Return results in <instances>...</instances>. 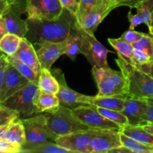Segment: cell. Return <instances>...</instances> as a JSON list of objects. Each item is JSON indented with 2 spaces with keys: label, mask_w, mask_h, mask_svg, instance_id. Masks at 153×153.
<instances>
[{
  "label": "cell",
  "mask_w": 153,
  "mask_h": 153,
  "mask_svg": "<svg viewBox=\"0 0 153 153\" xmlns=\"http://www.w3.org/2000/svg\"><path fill=\"white\" fill-rule=\"evenodd\" d=\"M28 32L25 38L33 45L40 46L45 42H61L67 40L76 28L77 19L73 13L64 8L55 19L26 18Z\"/></svg>",
  "instance_id": "6da1fadb"
},
{
  "label": "cell",
  "mask_w": 153,
  "mask_h": 153,
  "mask_svg": "<svg viewBox=\"0 0 153 153\" xmlns=\"http://www.w3.org/2000/svg\"><path fill=\"white\" fill-rule=\"evenodd\" d=\"M117 64L127 81L128 97L139 99L153 97V78L130 62L118 57Z\"/></svg>",
  "instance_id": "7a4b0ae2"
},
{
  "label": "cell",
  "mask_w": 153,
  "mask_h": 153,
  "mask_svg": "<svg viewBox=\"0 0 153 153\" xmlns=\"http://www.w3.org/2000/svg\"><path fill=\"white\" fill-rule=\"evenodd\" d=\"M92 75L98 88V96L128 97L127 81L121 71L109 68L93 67Z\"/></svg>",
  "instance_id": "3957f363"
},
{
  "label": "cell",
  "mask_w": 153,
  "mask_h": 153,
  "mask_svg": "<svg viewBox=\"0 0 153 153\" xmlns=\"http://www.w3.org/2000/svg\"><path fill=\"white\" fill-rule=\"evenodd\" d=\"M43 114L47 120L49 128L58 136L91 128L74 114L71 108L61 105L44 112Z\"/></svg>",
  "instance_id": "277c9868"
},
{
  "label": "cell",
  "mask_w": 153,
  "mask_h": 153,
  "mask_svg": "<svg viewBox=\"0 0 153 153\" xmlns=\"http://www.w3.org/2000/svg\"><path fill=\"white\" fill-rule=\"evenodd\" d=\"M39 91L37 84L29 82L0 104L16 111L20 116L28 117L31 115L39 114L35 104Z\"/></svg>",
  "instance_id": "5b68a950"
},
{
  "label": "cell",
  "mask_w": 153,
  "mask_h": 153,
  "mask_svg": "<svg viewBox=\"0 0 153 153\" xmlns=\"http://www.w3.org/2000/svg\"><path fill=\"white\" fill-rule=\"evenodd\" d=\"M77 28L82 35L81 54L87 58L93 67L100 68H109L108 54L113 52L106 49L95 37L94 33L82 28L77 22Z\"/></svg>",
  "instance_id": "8992f818"
},
{
  "label": "cell",
  "mask_w": 153,
  "mask_h": 153,
  "mask_svg": "<svg viewBox=\"0 0 153 153\" xmlns=\"http://www.w3.org/2000/svg\"><path fill=\"white\" fill-rule=\"evenodd\" d=\"M21 120L25 128V142L31 143L55 142L58 135L49 128L44 114Z\"/></svg>",
  "instance_id": "52a82bcc"
},
{
  "label": "cell",
  "mask_w": 153,
  "mask_h": 153,
  "mask_svg": "<svg viewBox=\"0 0 153 153\" xmlns=\"http://www.w3.org/2000/svg\"><path fill=\"white\" fill-rule=\"evenodd\" d=\"M72 111L84 124L91 128L122 130L120 126L105 117L94 105H82L74 108Z\"/></svg>",
  "instance_id": "ba28073f"
},
{
  "label": "cell",
  "mask_w": 153,
  "mask_h": 153,
  "mask_svg": "<svg viewBox=\"0 0 153 153\" xmlns=\"http://www.w3.org/2000/svg\"><path fill=\"white\" fill-rule=\"evenodd\" d=\"M26 18L55 19L59 17L64 7L59 0H26Z\"/></svg>",
  "instance_id": "9c48e42d"
},
{
  "label": "cell",
  "mask_w": 153,
  "mask_h": 153,
  "mask_svg": "<svg viewBox=\"0 0 153 153\" xmlns=\"http://www.w3.org/2000/svg\"><path fill=\"white\" fill-rule=\"evenodd\" d=\"M120 132L121 131L115 129L94 128L88 153L109 152L111 149L123 146Z\"/></svg>",
  "instance_id": "30bf717a"
},
{
  "label": "cell",
  "mask_w": 153,
  "mask_h": 153,
  "mask_svg": "<svg viewBox=\"0 0 153 153\" xmlns=\"http://www.w3.org/2000/svg\"><path fill=\"white\" fill-rule=\"evenodd\" d=\"M25 7L23 4H10L1 14L7 33L16 34L21 38H24L28 32L26 19L22 18V14H26Z\"/></svg>",
  "instance_id": "8fae6325"
},
{
  "label": "cell",
  "mask_w": 153,
  "mask_h": 153,
  "mask_svg": "<svg viewBox=\"0 0 153 153\" xmlns=\"http://www.w3.org/2000/svg\"><path fill=\"white\" fill-rule=\"evenodd\" d=\"M94 128L75 131L65 135L58 136L55 143L71 153H88V149L91 143Z\"/></svg>",
  "instance_id": "7c38bea8"
},
{
  "label": "cell",
  "mask_w": 153,
  "mask_h": 153,
  "mask_svg": "<svg viewBox=\"0 0 153 153\" xmlns=\"http://www.w3.org/2000/svg\"><path fill=\"white\" fill-rule=\"evenodd\" d=\"M119 7L115 1L102 0L94 6L79 23L83 28L91 33L95 32L100 24L115 8Z\"/></svg>",
  "instance_id": "4fadbf2b"
},
{
  "label": "cell",
  "mask_w": 153,
  "mask_h": 153,
  "mask_svg": "<svg viewBox=\"0 0 153 153\" xmlns=\"http://www.w3.org/2000/svg\"><path fill=\"white\" fill-rule=\"evenodd\" d=\"M66 40L61 42H45L36 50L42 68L50 70L54 63L65 55Z\"/></svg>",
  "instance_id": "5bb4252c"
},
{
  "label": "cell",
  "mask_w": 153,
  "mask_h": 153,
  "mask_svg": "<svg viewBox=\"0 0 153 153\" xmlns=\"http://www.w3.org/2000/svg\"><path fill=\"white\" fill-rule=\"evenodd\" d=\"M52 74L55 76L59 83V91L57 94L60 101V105L73 109L79 105H82V100L85 94H80L69 88L66 82L65 77L61 69H55Z\"/></svg>",
  "instance_id": "9a60e30c"
},
{
  "label": "cell",
  "mask_w": 153,
  "mask_h": 153,
  "mask_svg": "<svg viewBox=\"0 0 153 153\" xmlns=\"http://www.w3.org/2000/svg\"><path fill=\"white\" fill-rule=\"evenodd\" d=\"M29 81L17 71L9 62L6 70L5 79L0 93V103L29 83Z\"/></svg>",
  "instance_id": "2e32d148"
},
{
  "label": "cell",
  "mask_w": 153,
  "mask_h": 153,
  "mask_svg": "<svg viewBox=\"0 0 153 153\" xmlns=\"http://www.w3.org/2000/svg\"><path fill=\"white\" fill-rule=\"evenodd\" d=\"M146 110L145 99L125 97V105L122 112L126 116L128 124L131 126H142L146 123L144 120Z\"/></svg>",
  "instance_id": "e0dca14e"
},
{
  "label": "cell",
  "mask_w": 153,
  "mask_h": 153,
  "mask_svg": "<svg viewBox=\"0 0 153 153\" xmlns=\"http://www.w3.org/2000/svg\"><path fill=\"white\" fill-rule=\"evenodd\" d=\"M13 55L31 67L37 74L40 75L42 67L40 66L37 52L34 49V45L28 41L25 37L22 38L19 49Z\"/></svg>",
  "instance_id": "ac0fdd59"
},
{
  "label": "cell",
  "mask_w": 153,
  "mask_h": 153,
  "mask_svg": "<svg viewBox=\"0 0 153 153\" xmlns=\"http://www.w3.org/2000/svg\"><path fill=\"white\" fill-rule=\"evenodd\" d=\"M83 105H94L97 107L122 111L125 105V98L120 97L85 95L82 100Z\"/></svg>",
  "instance_id": "d6986e66"
},
{
  "label": "cell",
  "mask_w": 153,
  "mask_h": 153,
  "mask_svg": "<svg viewBox=\"0 0 153 153\" xmlns=\"http://www.w3.org/2000/svg\"><path fill=\"white\" fill-rule=\"evenodd\" d=\"M22 152L28 153H71L55 142L31 143L25 142L22 145Z\"/></svg>",
  "instance_id": "ffe728a7"
},
{
  "label": "cell",
  "mask_w": 153,
  "mask_h": 153,
  "mask_svg": "<svg viewBox=\"0 0 153 153\" xmlns=\"http://www.w3.org/2000/svg\"><path fill=\"white\" fill-rule=\"evenodd\" d=\"M1 137L13 143H16L21 146L23 145L26 141V138L25 128L22 120L17 118L11 123L9 124Z\"/></svg>",
  "instance_id": "44dd1931"
},
{
  "label": "cell",
  "mask_w": 153,
  "mask_h": 153,
  "mask_svg": "<svg viewBox=\"0 0 153 153\" xmlns=\"http://www.w3.org/2000/svg\"><path fill=\"white\" fill-rule=\"evenodd\" d=\"M39 90L47 94L57 95L59 91V83L50 70L46 68H41L38 79Z\"/></svg>",
  "instance_id": "7402d4cb"
},
{
  "label": "cell",
  "mask_w": 153,
  "mask_h": 153,
  "mask_svg": "<svg viewBox=\"0 0 153 153\" xmlns=\"http://www.w3.org/2000/svg\"><path fill=\"white\" fill-rule=\"evenodd\" d=\"M121 132L140 143L153 146V135L145 130L141 126H131L128 124L123 127Z\"/></svg>",
  "instance_id": "603a6c76"
},
{
  "label": "cell",
  "mask_w": 153,
  "mask_h": 153,
  "mask_svg": "<svg viewBox=\"0 0 153 153\" xmlns=\"http://www.w3.org/2000/svg\"><path fill=\"white\" fill-rule=\"evenodd\" d=\"M35 104L39 113H44L59 106L60 101L55 94H47L39 91Z\"/></svg>",
  "instance_id": "cb8c5ba5"
},
{
  "label": "cell",
  "mask_w": 153,
  "mask_h": 153,
  "mask_svg": "<svg viewBox=\"0 0 153 153\" xmlns=\"http://www.w3.org/2000/svg\"><path fill=\"white\" fill-rule=\"evenodd\" d=\"M82 43V35H81L80 32L78 29L77 23H76V28L73 30V32L68 37V38L66 40L67 49H66L65 55L70 59L75 61L76 56L81 53Z\"/></svg>",
  "instance_id": "d4e9b609"
},
{
  "label": "cell",
  "mask_w": 153,
  "mask_h": 153,
  "mask_svg": "<svg viewBox=\"0 0 153 153\" xmlns=\"http://www.w3.org/2000/svg\"><path fill=\"white\" fill-rule=\"evenodd\" d=\"M7 57L9 62L17 70V71L22 76L26 78L30 82L34 84L38 83L39 75L31 67L21 61L15 55H7Z\"/></svg>",
  "instance_id": "484cf974"
},
{
  "label": "cell",
  "mask_w": 153,
  "mask_h": 153,
  "mask_svg": "<svg viewBox=\"0 0 153 153\" xmlns=\"http://www.w3.org/2000/svg\"><path fill=\"white\" fill-rule=\"evenodd\" d=\"M108 40L112 47L115 49L118 57L126 60L128 62H131L134 49L132 44L124 41L120 37V38H108Z\"/></svg>",
  "instance_id": "4316f807"
},
{
  "label": "cell",
  "mask_w": 153,
  "mask_h": 153,
  "mask_svg": "<svg viewBox=\"0 0 153 153\" xmlns=\"http://www.w3.org/2000/svg\"><path fill=\"white\" fill-rule=\"evenodd\" d=\"M21 40L16 34L7 33L0 40V50L6 55H14L19 49Z\"/></svg>",
  "instance_id": "83f0119b"
},
{
  "label": "cell",
  "mask_w": 153,
  "mask_h": 153,
  "mask_svg": "<svg viewBox=\"0 0 153 153\" xmlns=\"http://www.w3.org/2000/svg\"><path fill=\"white\" fill-rule=\"evenodd\" d=\"M120 139L123 146L128 148L132 152L153 153V146L144 144L120 132Z\"/></svg>",
  "instance_id": "f1b7e54d"
},
{
  "label": "cell",
  "mask_w": 153,
  "mask_h": 153,
  "mask_svg": "<svg viewBox=\"0 0 153 153\" xmlns=\"http://www.w3.org/2000/svg\"><path fill=\"white\" fill-rule=\"evenodd\" d=\"M97 109L100 111V113L102 114L105 117L120 126L122 128L123 127L128 124V120L127 119L126 116L122 111L100 107H97Z\"/></svg>",
  "instance_id": "f546056e"
},
{
  "label": "cell",
  "mask_w": 153,
  "mask_h": 153,
  "mask_svg": "<svg viewBox=\"0 0 153 153\" xmlns=\"http://www.w3.org/2000/svg\"><path fill=\"white\" fill-rule=\"evenodd\" d=\"M137 14L143 19V24L147 25L148 28L151 27V14L153 11V0H144L137 4Z\"/></svg>",
  "instance_id": "4dcf8cb0"
},
{
  "label": "cell",
  "mask_w": 153,
  "mask_h": 153,
  "mask_svg": "<svg viewBox=\"0 0 153 153\" xmlns=\"http://www.w3.org/2000/svg\"><path fill=\"white\" fill-rule=\"evenodd\" d=\"M134 49H140L147 54L153 62V34H145L137 41L133 43Z\"/></svg>",
  "instance_id": "1f68e13d"
},
{
  "label": "cell",
  "mask_w": 153,
  "mask_h": 153,
  "mask_svg": "<svg viewBox=\"0 0 153 153\" xmlns=\"http://www.w3.org/2000/svg\"><path fill=\"white\" fill-rule=\"evenodd\" d=\"M20 117L17 111L12 109L0 105V127L8 126L13 120Z\"/></svg>",
  "instance_id": "d6a6232c"
},
{
  "label": "cell",
  "mask_w": 153,
  "mask_h": 153,
  "mask_svg": "<svg viewBox=\"0 0 153 153\" xmlns=\"http://www.w3.org/2000/svg\"><path fill=\"white\" fill-rule=\"evenodd\" d=\"M102 0H80L79 10H78L76 19L77 22L80 23L85 15L93 8L95 5L99 4Z\"/></svg>",
  "instance_id": "836d02e7"
},
{
  "label": "cell",
  "mask_w": 153,
  "mask_h": 153,
  "mask_svg": "<svg viewBox=\"0 0 153 153\" xmlns=\"http://www.w3.org/2000/svg\"><path fill=\"white\" fill-rule=\"evenodd\" d=\"M0 152L1 153H18L22 152V146L13 143L0 137Z\"/></svg>",
  "instance_id": "e575fe53"
},
{
  "label": "cell",
  "mask_w": 153,
  "mask_h": 153,
  "mask_svg": "<svg viewBox=\"0 0 153 153\" xmlns=\"http://www.w3.org/2000/svg\"><path fill=\"white\" fill-rule=\"evenodd\" d=\"M150 62L151 59L147 54L145 53L143 51L140 50V49H134L132 59H131V61L130 62L131 64H132L134 66H137L148 64V63Z\"/></svg>",
  "instance_id": "d590c367"
},
{
  "label": "cell",
  "mask_w": 153,
  "mask_h": 153,
  "mask_svg": "<svg viewBox=\"0 0 153 153\" xmlns=\"http://www.w3.org/2000/svg\"><path fill=\"white\" fill-rule=\"evenodd\" d=\"M143 34H144V33L143 32L134 31V30L132 29H128L125 32L123 33L120 38L123 40L124 41L130 43V44H133L136 41H137Z\"/></svg>",
  "instance_id": "8d00e7d4"
},
{
  "label": "cell",
  "mask_w": 153,
  "mask_h": 153,
  "mask_svg": "<svg viewBox=\"0 0 153 153\" xmlns=\"http://www.w3.org/2000/svg\"><path fill=\"white\" fill-rule=\"evenodd\" d=\"M64 8H67L76 16L79 10L80 0H59Z\"/></svg>",
  "instance_id": "74e56055"
},
{
  "label": "cell",
  "mask_w": 153,
  "mask_h": 153,
  "mask_svg": "<svg viewBox=\"0 0 153 153\" xmlns=\"http://www.w3.org/2000/svg\"><path fill=\"white\" fill-rule=\"evenodd\" d=\"M9 64V61L7 60V57L5 54L1 56L0 59V93H1V88L4 85V79L6 76V70H7V65Z\"/></svg>",
  "instance_id": "f35d334b"
},
{
  "label": "cell",
  "mask_w": 153,
  "mask_h": 153,
  "mask_svg": "<svg viewBox=\"0 0 153 153\" xmlns=\"http://www.w3.org/2000/svg\"><path fill=\"white\" fill-rule=\"evenodd\" d=\"M128 22H129L130 25H129V29L134 30V28H136L137 26H138L140 24L143 23V19H141L139 15H137V13L135 14H133L132 12L130 10L128 13Z\"/></svg>",
  "instance_id": "ab89813d"
},
{
  "label": "cell",
  "mask_w": 153,
  "mask_h": 153,
  "mask_svg": "<svg viewBox=\"0 0 153 153\" xmlns=\"http://www.w3.org/2000/svg\"><path fill=\"white\" fill-rule=\"evenodd\" d=\"M146 102V110L144 116L145 122L153 123V97L145 99Z\"/></svg>",
  "instance_id": "60d3db41"
},
{
  "label": "cell",
  "mask_w": 153,
  "mask_h": 153,
  "mask_svg": "<svg viewBox=\"0 0 153 153\" xmlns=\"http://www.w3.org/2000/svg\"><path fill=\"white\" fill-rule=\"evenodd\" d=\"M119 7L120 6H127L131 9L135 8L137 4H140L144 0H115Z\"/></svg>",
  "instance_id": "b9f144b4"
},
{
  "label": "cell",
  "mask_w": 153,
  "mask_h": 153,
  "mask_svg": "<svg viewBox=\"0 0 153 153\" xmlns=\"http://www.w3.org/2000/svg\"><path fill=\"white\" fill-rule=\"evenodd\" d=\"M135 67H137L138 69H140V70H141L142 71L147 73V74L149 75L151 77L153 78V62L142 64V65H137L135 66Z\"/></svg>",
  "instance_id": "7bdbcfd3"
},
{
  "label": "cell",
  "mask_w": 153,
  "mask_h": 153,
  "mask_svg": "<svg viewBox=\"0 0 153 153\" xmlns=\"http://www.w3.org/2000/svg\"><path fill=\"white\" fill-rule=\"evenodd\" d=\"M7 31L6 29L5 23H4V20L1 15H0V40L2 38L3 36L5 34H7Z\"/></svg>",
  "instance_id": "ee69618b"
},
{
  "label": "cell",
  "mask_w": 153,
  "mask_h": 153,
  "mask_svg": "<svg viewBox=\"0 0 153 153\" xmlns=\"http://www.w3.org/2000/svg\"><path fill=\"white\" fill-rule=\"evenodd\" d=\"M110 153H132L130 149H128V148L125 147L124 146H121L120 147H117L115 149H111V150L109 152Z\"/></svg>",
  "instance_id": "f6af8a7d"
},
{
  "label": "cell",
  "mask_w": 153,
  "mask_h": 153,
  "mask_svg": "<svg viewBox=\"0 0 153 153\" xmlns=\"http://www.w3.org/2000/svg\"><path fill=\"white\" fill-rule=\"evenodd\" d=\"M10 5L7 0H0V15L4 13V10Z\"/></svg>",
  "instance_id": "bcb514c9"
},
{
  "label": "cell",
  "mask_w": 153,
  "mask_h": 153,
  "mask_svg": "<svg viewBox=\"0 0 153 153\" xmlns=\"http://www.w3.org/2000/svg\"><path fill=\"white\" fill-rule=\"evenodd\" d=\"M145 130L149 132L150 134H152L153 135V123L152 122H147L145 124L141 126Z\"/></svg>",
  "instance_id": "7dc6e473"
},
{
  "label": "cell",
  "mask_w": 153,
  "mask_h": 153,
  "mask_svg": "<svg viewBox=\"0 0 153 153\" xmlns=\"http://www.w3.org/2000/svg\"><path fill=\"white\" fill-rule=\"evenodd\" d=\"M9 4H26V0H7Z\"/></svg>",
  "instance_id": "c3c4849f"
},
{
  "label": "cell",
  "mask_w": 153,
  "mask_h": 153,
  "mask_svg": "<svg viewBox=\"0 0 153 153\" xmlns=\"http://www.w3.org/2000/svg\"><path fill=\"white\" fill-rule=\"evenodd\" d=\"M149 34H153V11L152 12V14H151V27L149 29Z\"/></svg>",
  "instance_id": "681fc988"
},
{
  "label": "cell",
  "mask_w": 153,
  "mask_h": 153,
  "mask_svg": "<svg viewBox=\"0 0 153 153\" xmlns=\"http://www.w3.org/2000/svg\"><path fill=\"white\" fill-rule=\"evenodd\" d=\"M7 126H5L0 127V137H1V136H2L3 133H4V131H5V130L7 129Z\"/></svg>",
  "instance_id": "f907efd6"
},
{
  "label": "cell",
  "mask_w": 153,
  "mask_h": 153,
  "mask_svg": "<svg viewBox=\"0 0 153 153\" xmlns=\"http://www.w3.org/2000/svg\"><path fill=\"white\" fill-rule=\"evenodd\" d=\"M4 55V53H3L2 52H1V50H0V59H1V56H2V55Z\"/></svg>",
  "instance_id": "816d5d0a"
},
{
  "label": "cell",
  "mask_w": 153,
  "mask_h": 153,
  "mask_svg": "<svg viewBox=\"0 0 153 153\" xmlns=\"http://www.w3.org/2000/svg\"><path fill=\"white\" fill-rule=\"evenodd\" d=\"M107 1H115V0H107Z\"/></svg>",
  "instance_id": "f5cc1de1"
},
{
  "label": "cell",
  "mask_w": 153,
  "mask_h": 153,
  "mask_svg": "<svg viewBox=\"0 0 153 153\" xmlns=\"http://www.w3.org/2000/svg\"><path fill=\"white\" fill-rule=\"evenodd\" d=\"M0 105H1V104H0Z\"/></svg>",
  "instance_id": "db71d44e"
}]
</instances>
